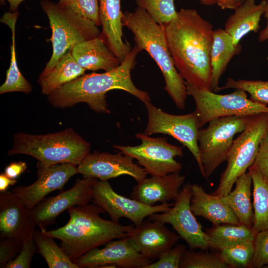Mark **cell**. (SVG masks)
Masks as SVG:
<instances>
[{
	"label": "cell",
	"mask_w": 268,
	"mask_h": 268,
	"mask_svg": "<svg viewBox=\"0 0 268 268\" xmlns=\"http://www.w3.org/2000/svg\"><path fill=\"white\" fill-rule=\"evenodd\" d=\"M163 26L169 52L179 74L197 88L211 91L212 25L195 9L181 8L174 19Z\"/></svg>",
	"instance_id": "obj_1"
},
{
	"label": "cell",
	"mask_w": 268,
	"mask_h": 268,
	"mask_svg": "<svg viewBox=\"0 0 268 268\" xmlns=\"http://www.w3.org/2000/svg\"><path fill=\"white\" fill-rule=\"evenodd\" d=\"M140 51L134 45L118 67L103 73L93 72L77 77L48 95L49 102L53 107L61 108L83 102L97 113L110 114L106 93L119 89L130 93L144 104L150 102L148 93L137 88L131 78L132 70L136 64V56Z\"/></svg>",
	"instance_id": "obj_2"
},
{
	"label": "cell",
	"mask_w": 268,
	"mask_h": 268,
	"mask_svg": "<svg viewBox=\"0 0 268 268\" xmlns=\"http://www.w3.org/2000/svg\"><path fill=\"white\" fill-rule=\"evenodd\" d=\"M67 212L69 219L65 225L55 230L41 231L60 240V246L73 262L88 251L114 239L129 236L134 226L102 218L99 214L106 212L96 204L75 206Z\"/></svg>",
	"instance_id": "obj_3"
},
{
	"label": "cell",
	"mask_w": 268,
	"mask_h": 268,
	"mask_svg": "<svg viewBox=\"0 0 268 268\" xmlns=\"http://www.w3.org/2000/svg\"><path fill=\"white\" fill-rule=\"evenodd\" d=\"M122 21L133 33L134 45L145 50L158 66L164 78V89L176 106L184 109L188 95L186 86L169 52L163 24L157 23L145 9L137 5L134 12L123 13Z\"/></svg>",
	"instance_id": "obj_4"
},
{
	"label": "cell",
	"mask_w": 268,
	"mask_h": 268,
	"mask_svg": "<svg viewBox=\"0 0 268 268\" xmlns=\"http://www.w3.org/2000/svg\"><path fill=\"white\" fill-rule=\"evenodd\" d=\"M8 155H30L46 165L71 163L78 165L89 153L90 143L71 128L55 133L33 135L18 133Z\"/></svg>",
	"instance_id": "obj_5"
},
{
	"label": "cell",
	"mask_w": 268,
	"mask_h": 268,
	"mask_svg": "<svg viewBox=\"0 0 268 268\" xmlns=\"http://www.w3.org/2000/svg\"><path fill=\"white\" fill-rule=\"evenodd\" d=\"M40 6L46 14L52 31V56L39 76L48 73L69 51L87 40L98 37L100 30L92 21L49 0H41Z\"/></svg>",
	"instance_id": "obj_6"
},
{
	"label": "cell",
	"mask_w": 268,
	"mask_h": 268,
	"mask_svg": "<svg viewBox=\"0 0 268 268\" xmlns=\"http://www.w3.org/2000/svg\"><path fill=\"white\" fill-rule=\"evenodd\" d=\"M268 132V113L250 115L244 130L234 139L227 155L226 169L213 195L223 196L230 193L237 179L253 165L261 140Z\"/></svg>",
	"instance_id": "obj_7"
},
{
	"label": "cell",
	"mask_w": 268,
	"mask_h": 268,
	"mask_svg": "<svg viewBox=\"0 0 268 268\" xmlns=\"http://www.w3.org/2000/svg\"><path fill=\"white\" fill-rule=\"evenodd\" d=\"M185 82L188 95L195 100V112L200 128L211 120L220 117L268 113L267 105L251 100L243 90L235 89L231 93L218 94L197 88L185 81Z\"/></svg>",
	"instance_id": "obj_8"
},
{
	"label": "cell",
	"mask_w": 268,
	"mask_h": 268,
	"mask_svg": "<svg viewBox=\"0 0 268 268\" xmlns=\"http://www.w3.org/2000/svg\"><path fill=\"white\" fill-rule=\"evenodd\" d=\"M249 116H231L211 120L205 128H201L198 144L205 178L210 177L222 163L234 141V136L245 129Z\"/></svg>",
	"instance_id": "obj_9"
},
{
	"label": "cell",
	"mask_w": 268,
	"mask_h": 268,
	"mask_svg": "<svg viewBox=\"0 0 268 268\" xmlns=\"http://www.w3.org/2000/svg\"><path fill=\"white\" fill-rule=\"evenodd\" d=\"M141 144L135 146L115 145L113 147L124 154L135 159L151 176H164L179 172L182 165L175 158L182 157L183 148L168 142L165 137H151L144 133L135 134Z\"/></svg>",
	"instance_id": "obj_10"
},
{
	"label": "cell",
	"mask_w": 268,
	"mask_h": 268,
	"mask_svg": "<svg viewBox=\"0 0 268 268\" xmlns=\"http://www.w3.org/2000/svg\"><path fill=\"white\" fill-rule=\"evenodd\" d=\"M148 115L147 126L144 134L169 135L187 147L196 159L201 175L205 178L198 144L199 127L195 113L185 115H173L163 111L150 102L145 104Z\"/></svg>",
	"instance_id": "obj_11"
},
{
	"label": "cell",
	"mask_w": 268,
	"mask_h": 268,
	"mask_svg": "<svg viewBox=\"0 0 268 268\" xmlns=\"http://www.w3.org/2000/svg\"><path fill=\"white\" fill-rule=\"evenodd\" d=\"M192 185L187 183L180 191L172 207L167 211L152 214L148 218L171 225L190 250L205 251L209 248V238L192 212Z\"/></svg>",
	"instance_id": "obj_12"
},
{
	"label": "cell",
	"mask_w": 268,
	"mask_h": 268,
	"mask_svg": "<svg viewBox=\"0 0 268 268\" xmlns=\"http://www.w3.org/2000/svg\"><path fill=\"white\" fill-rule=\"evenodd\" d=\"M94 203L108 213L111 220L119 223L121 218L131 220L138 226L146 217L155 213L168 211L172 206L169 203L147 205L132 198L117 193L107 181L96 179L93 188Z\"/></svg>",
	"instance_id": "obj_13"
},
{
	"label": "cell",
	"mask_w": 268,
	"mask_h": 268,
	"mask_svg": "<svg viewBox=\"0 0 268 268\" xmlns=\"http://www.w3.org/2000/svg\"><path fill=\"white\" fill-rule=\"evenodd\" d=\"M97 179L83 178L76 180L69 189L56 196L44 199L32 209V212L40 230L46 229L56 218L71 207L88 204L93 199V188Z\"/></svg>",
	"instance_id": "obj_14"
},
{
	"label": "cell",
	"mask_w": 268,
	"mask_h": 268,
	"mask_svg": "<svg viewBox=\"0 0 268 268\" xmlns=\"http://www.w3.org/2000/svg\"><path fill=\"white\" fill-rule=\"evenodd\" d=\"M37 179L29 186H16L11 192L32 209L49 193L63 189L68 179L78 173L77 165L71 163L46 165L37 163Z\"/></svg>",
	"instance_id": "obj_15"
},
{
	"label": "cell",
	"mask_w": 268,
	"mask_h": 268,
	"mask_svg": "<svg viewBox=\"0 0 268 268\" xmlns=\"http://www.w3.org/2000/svg\"><path fill=\"white\" fill-rule=\"evenodd\" d=\"M133 158L122 153L111 154L95 151L88 154L77 165L79 174L83 178L107 181L120 176L128 175L137 183L146 177L147 172Z\"/></svg>",
	"instance_id": "obj_16"
},
{
	"label": "cell",
	"mask_w": 268,
	"mask_h": 268,
	"mask_svg": "<svg viewBox=\"0 0 268 268\" xmlns=\"http://www.w3.org/2000/svg\"><path fill=\"white\" fill-rule=\"evenodd\" d=\"M73 262L79 268H104L107 265L122 268H144L151 261L137 252L127 237L111 241L103 248L93 249Z\"/></svg>",
	"instance_id": "obj_17"
},
{
	"label": "cell",
	"mask_w": 268,
	"mask_h": 268,
	"mask_svg": "<svg viewBox=\"0 0 268 268\" xmlns=\"http://www.w3.org/2000/svg\"><path fill=\"white\" fill-rule=\"evenodd\" d=\"M37 225L32 209L11 191L0 193V238L21 242L33 237Z\"/></svg>",
	"instance_id": "obj_18"
},
{
	"label": "cell",
	"mask_w": 268,
	"mask_h": 268,
	"mask_svg": "<svg viewBox=\"0 0 268 268\" xmlns=\"http://www.w3.org/2000/svg\"><path fill=\"white\" fill-rule=\"evenodd\" d=\"M128 237L135 250L150 261L157 260L180 238L178 234L170 231L165 223L148 218L139 225L134 226Z\"/></svg>",
	"instance_id": "obj_19"
},
{
	"label": "cell",
	"mask_w": 268,
	"mask_h": 268,
	"mask_svg": "<svg viewBox=\"0 0 268 268\" xmlns=\"http://www.w3.org/2000/svg\"><path fill=\"white\" fill-rule=\"evenodd\" d=\"M121 0H99V18L102 27L100 36L121 64L132 50L123 40Z\"/></svg>",
	"instance_id": "obj_20"
},
{
	"label": "cell",
	"mask_w": 268,
	"mask_h": 268,
	"mask_svg": "<svg viewBox=\"0 0 268 268\" xmlns=\"http://www.w3.org/2000/svg\"><path fill=\"white\" fill-rule=\"evenodd\" d=\"M186 177L179 172L145 178L133 188L131 198L147 205L168 203L177 198Z\"/></svg>",
	"instance_id": "obj_21"
},
{
	"label": "cell",
	"mask_w": 268,
	"mask_h": 268,
	"mask_svg": "<svg viewBox=\"0 0 268 268\" xmlns=\"http://www.w3.org/2000/svg\"><path fill=\"white\" fill-rule=\"evenodd\" d=\"M191 207L194 214L210 221L213 226L223 223L240 224L222 196L206 193L202 186L192 185Z\"/></svg>",
	"instance_id": "obj_22"
},
{
	"label": "cell",
	"mask_w": 268,
	"mask_h": 268,
	"mask_svg": "<svg viewBox=\"0 0 268 268\" xmlns=\"http://www.w3.org/2000/svg\"><path fill=\"white\" fill-rule=\"evenodd\" d=\"M71 52L76 63L86 70L103 69L107 71L121 64L100 35L80 43Z\"/></svg>",
	"instance_id": "obj_23"
},
{
	"label": "cell",
	"mask_w": 268,
	"mask_h": 268,
	"mask_svg": "<svg viewBox=\"0 0 268 268\" xmlns=\"http://www.w3.org/2000/svg\"><path fill=\"white\" fill-rule=\"evenodd\" d=\"M266 0L258 4L255 0H244L226 21L224 30L232 37L236 46L243 37L250 32H257L260 29L261 16L264 14Z\"/></svg>",
	"instance_id": "obj_24"
},
{
	"label": "cell",
	"mask_w": 268,
	"mask_h": 268,
	"mask_svg": "<svg viewBox=\"0 0 268 268\" xmlns=\"http://www.w3.org/2000/svg\"><path fill=\"white\" fill-rule=\"evenodd\" d=\"M241 50V45H235L232 37L224 29L219 28L214 30L210 53L212 68L211 91L218 92L221 76L231 59L238 54Z\"/></svg>",
	"instance_id": "obj_25"
},
{
	"label": "cell",
	"mask_w": 268,
	"mask_h": 268,
	"mask_svg": "<svg viewBox=\"0 0 268 268\" xmlns=\"http://www.w3.org/2000/svg\"><path fill=\"white\" fill-rule=\"evenodd\" d=\"M235 184L234 189L222 196V199L232 209L239 222L252 228L254 214L251 201L253 181L250 172L248 171L240 176Z\"/></svg>",
	"instance_id": "obj_26"
},
{
	"label": "cell",
	"mask_w": 268,
	"mask_h": 268,
	"mask_svg": "<svg viewBox=\"0 0 268 268\" xmlns=\"http://www.w3.org/2000/svg\"><path fill=\"white\" fill-rule=\"evenodd\" d=\"M85 69L81 67L68 51L46 75L39 76L38 82L43 94L48 95L77 77L84 74Z\"/></svg>",
	"instance_id": "obj_27"
},
{
	"label": "cell",
	"mask_w": 268,
	"mask_h": 268,
	"mask_svg": "<svg viewBox=\"0 0 268 268\" xmlns=\"http://www.w3.org/2000/svg\"><path fill=\"white\" fill-rule=\"evenodd\" d=\"M253 186L254 223L252 228L257 233L268 229V179L253 165L248 169Z\"/></svg>",
	"instance_id": "obj_28"
},
{
	"label": "cell",
	"mask_w": 268,
	"mask_h": 268,
	"mask_svg": "<svg viewBox=\"0 0 268 268\" xmlns=\"http://www.w3.org/2000/svg\"><path fill=\"white\" fill-rule=\"evenodd\" d=\"M206 233L209 248L218 251L239 243L253 242L255 235L252 228L242 224L223 223L213 226Z\"/></svg>",
	"instance_id": "obj_29"
},
{
	"label": "cell",
	"mask_w": 268,
	"mask_h": 268,
	"mask_svg": "<svg viewBox=\"0 0 268 268\" xmlns=\"http://www.w3.org/2000/svg\"><path fill=\"white\" fill-rule=\"evenodd\" d=\"M33 238L37 246V252L43 257L49 268H79L52 237L41 230H35Z\"/></svg>",
	"instance_id": "obj_30"
},
{
	"label": "cell",
	"mask_w": 268,
	"mask_h": 268,
	"mask_svg": "<svg viewBox=\"0 0 268 268\" xmlns=\"http://www.w3.org/2000/svg\"><path fill=\"white\" fill-rule=\"evenodd\" d=\"M16 20H12L6 24L12 33V43L10 46V63L6 72V79L0 87V94L11 92H21L29 94L32 90L31 84L21 73L16 58L15 46V25Z\"/></svg>",
	"instance_id": "obj_31"
},
{
	"label": "cell",
	"mask_w": 268,
	"mask_h": 268,
	"mask_svg": "<svg viewBox=\"0 0 268 268\" xmlns=\"http://www.w3.org/2000/svg\"><path fill=\"white\" fill-rule=\"evenodd\" d=\"M219 253L221 260L231 268H251L253 242L245 241L225 247Z\"/></svg>",
	"instance_id": "obj_32"
},
{
	"label": "cell",
	"mask_w": 268,
	"mask_h": 268,
	"mask_svg": "<svg viewBox=\"0 0 268 268\" xmlns=\"http://www.w3.org/2000/svg\"><path fill=\"white\" fill-rule=\"evenodd\" d=\"M180 268H231L221 259L219 254H212L194 250L185 251Z\"/></svg>",
	"instance_id": "obj_33"
},
{
	"label": "cell",
	"mask_w": 268,
	"mask_h": 268,
	"mask_svg": "<svg viewBox=\"0 0 268 268\" xmlns=\"http://www.w3.org/2000/svg\"><path fill=\"white\" fill-rule=\"evenodd\" d=\"M229 88L243 90L250 94L249 98L251 100L265 105L268 104V81L235 80L229 77L224 85L219 87L218 91Z\"/></svg>",
	"instance_id": "obj_34"
},
{
	"label": "cell",
	"mask_w": 268,
	"mask_h": 268,
	"mask_svg": "<svg viewBox=\"0 0 268 268\" xmlns=\"http://www.w3.org/2000/svg\"><path fill=\"white\" fill-rule=\"evenodd\" d=\"M137 6L145 9L159 24L168 23L177 15L175 0H135Z\"/></svg>",
	"instance_id": "obj_35"
},
{
	"label": "cell",
	"mask_w": 268,
	"mask_h": 268,
	"mask_svg": "<svg viewBox=\"0 0 268 268\" xmlns=\"http://www.w3.org/2000/svg\"><path fill=\"white\" fill-rule=\"evenodd\" d=\"M58 3L91 20L98 26L101 25L99 0H59Z\"/></svg>",
	"instance_id": "obj_36"
},
{
	"label": "cell",
	"mask_w": 268,
	"mask_h": 268,
	"mask_svg": "<svg viewBox=\"0 0 268 268\" xmlns=\"http://www.w3.org/2000/svg\"><path fill=\"white\" fill-rule=\"evenodd\" d=\"M254 253L251 268L268 266V229L257 233L253 241Z\"/></svg>",
	"instance_id": "obj_37"
},
{
	"label": "cell",
	"mask_w": 268,
	"mask_h": 268,
	"mask_svg": "<svg viewBox=\"0 0 268 268\" xmlns=\"http://www.w3.org/2000/svg\"><path fill=\"white\" fill-rule=\"evenodd\" d=\"M186 246L176 244L164 252L155 262H151L144 268H179L181 258L186 251Z\"/></svg>",
	"instance_id": "obj_38"
},
{
	"label": "cell",
	"mask_w": 268,
	"mask_h": 268,
	"mask_svg": "<svg viewBox=\"0 0 268 268\" xmlns=\"http://www.w3.org/2000/svg\"><path fill=\"white\" fill-rule=\"evenodd\" d=\"M37 251V246L33 237L25 240L18 255L9 262L5 268H29L32 258Z\"/></svg>",
	"instance_id": "obj_39"
},
{
	"label": "cell",
	"mask_w": 268,
	"mask_h": 268,
	"mask_svg": "<svg viewBox=\"0 0 268 268\" xmlns=\"http://www.w3.org/2000/svg\"><path fill=\"white\" fill-rule=\"evenodd\" d=\"M23 242L7 238H0V268H5L6 265L13 260L19 253Z\"/></svg>",
	"instance_id": "obj_40"
},
{
	"label": "cell",
	"mask_w": 268,
	"mask_h": 268,
	"mask_svg": "<svg viewBox=\"0 0 268 268\" xmlns=\"http://www.w3.org/2000/svg\"><path fill=\"white\" fill-rule=\"evenodd\" d=\"M253 165L268 179V132L260 142Z\"/></svg>",
	"instance_id": "obj_41"
},
{
	"label": "cell",
	"mask_w": 268,
	"mask_h": 268,
	"mask_svg": "<svg viewBox=\"0 0 268 268\" xmlns=\"http://www.w3.org/2000/svg\"><path fill=\"white\" fill-rule=\"evenodd\" d=\"M26 168L27 164L25 162H13L5 167L4 173L8 177L16 179L26 170Z\"/></svg>",
	"instance_id": "obj_42"
},
{
	"label": "cell",
	"mask_w": 268,
	"mask_h": 268,
	"mask_svg": "<svg viewBox=\"0 0 268 268\" xmlns=\"http://www.w3.org/2000/svg\"><path fill=\"white\" fill-rule=\"evenodd\" d=\"M243 2L242 0H216V3L222 9H235Z\"/></svg>",
	"instance_id": "obj_43"
},
{
	"label": "cell",
	"mask_w": 268,
	"mask_h": 268,
	"mask_svg": "<svg viewBox=\"0 0 268 268\" xmlns=\"http://www.w3.org/2000/svg\"><path fill=\"white\" fill-rule=\"evenodd\" d=\"M16 179H12L8 177L4 173L0 174V192H3L6 191L9 186H13L16 183Z\"/></svg>",
	"instance_id": "obj_44"
},
{
	"label": "cell",
	"mask_w": 268,
	"mask_h": 268,
	"mask_svg": "<svg viewBox=\"0 0 268 268\" xmlns=\"http://www.w3.org/2000/svg\"><path fill=\"white\" fill-rule=\"evenodd\" d=\"M266 7L264 14L267 19V24L265 27L259 33L258 40L261 42L268 40V0H266Z\"/></svg>",
	"instance_id": "obj_45"
},
{
	"label": "cell",
	"mask_w": 268,
	"mask_h": 268,
	"mask_svg": "<svg viewBox=\"0 0 268 268\" xmlns=\"http://www.w3.org/2000/svg\"><path fill=\"white\" fill-rule=\"evenodd\" d=\"M24 0H0L1 6H3L5 1H7L9 4V11L13 12L18 11L19 4Z\"/></svg>",
	"instance_id": "obj_46"
},
{
	"label": "cell",
	"mask_w": 268,
	"mask_h": 268,
	"mask_svg": "<svg viewBox=\"0 0 268 268\" xmlns=\"http://www.w3.org/2000/svg\"><path fill=\"white\" fill-rule=\"evenodd\" d=\"M201 3L205 5L209 6L216 3V0H199Z\"/></svg>",
	"instance_id": "obj_47"
},
{
	"label": "cell",
	"mask_w": 268,
	"mask_h": 268,
	"mask_svg": "<svg viewBox=\"0 0 268 268\" xmlns=\"http://www.w3.org/2000/svg\"><path fill=\"white\" fill-rule=\"evenodd\" d=\"M267 59L268 60V57H267Z\"/></svg>",
	"instance_id": "obj_48"
},
{
	"label": "cell",
	"mask_w": 268,
	"mask_h": 268,
	"mask_svg": "<svg viewBox=\"0 0 268 268\" xmlns=\"http://www.w3.org/2000/svg\"><path fill=\"white\" fill-rule=\"evenodd\" d=\"M266 268H268V266H267V267H266Z\"/></svg>",
	"instance_id": "obj_49"
},
{
	"label": "cell",
	"mask_w": 268,
	"mask_h": 268,
	"mask_svg": "<svg viewBox=\"0 0 268 268\" xmlns=\"http://www.w3.org/2000/svg\"><path fill=\"white\" fill-rule=\"evenodd\" d=\"M243 2L244 1V0H242Z\"/></svg>",
	"instance_id": "obj_50"
}]
</instances>
